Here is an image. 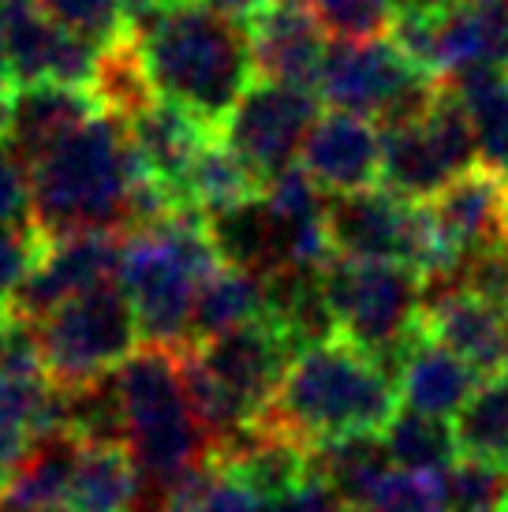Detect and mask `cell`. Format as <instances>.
<instances>
[{
    "label": "cell",
    "instance_id": "obj_20",
    "mask_svg": "<svg viewBox=\"0 0 508 512\" xmlns=\"http://www.w3.org/2000/svg\"><path fill=\"white\" fill-rule=\"evenodd\" d=\"M482 385V378L467 367L464 359L449 352L445 344L430 341L419 326L396 363V389H400V408L423 415L452 419L464 408L471 393Z\"/></svg>",
    "mask_w": 508,
    "mask_h": 512
},
{
    "label": "cell",
    "instance_id": "obj_10",
    "mask_svg": "<svg viewBox=\"0 0 508 512\" xmlns=\"http://www.w3.org/2000/svg\"><path fill=\"white\" fill-rule=\"evenodd\" d=\"M438 83L411 68L389 38H337L318 75V98L329 109L381 120L385 128L423 113Z\"/></svg>",
    "mask_w": 508,
    "mask_h": 512
},
{
    "label": "cell",
    "instance_id": "obj_35",
    "mask_svg": "<svg viewBox=\"0 0 508 512\" xmlns=\"http://www.w3.org/2000/svg\"><path fill=\"white\" fill-rule=\"evenodd\" d=\"M0 225H34V165L0 139Z\"/></svg>",
    "mask_w": 508,
    "mask_h": 512
},
{
    "label": "cell",
    "instance_id": "obj_32",
    "mask_svg": "<svg viewBox=\"0 0 508 512\" xmlns=\"http://www.w3.org/2000/svg\"><path fill=\"white\" fill-rule=\"evenodd\" d=\"M45 12L68 30L90 38L94 45H113L120 38H131L120 0H38Z\"/></svg>",
    "mask_w": 508,
    "mask_h": 512
},
{
    "label": "cell",
    "instance_id": "obj_13",
    "mask_svg": "<svg viewBox=\"0 0 508 512\" xmlns=\"http://www.w3.org/2000/svg\"><path fill=\"white\" fill-rule=\"evenodd\" d=\"M247 42H251L254 72L273 83L307 86L318 94L329 30L311 0H262L247 12Z\"/></svg>",
    "mask_w": 508,
    "mask_h": 512
},
{
    "label": "cell",
    "instance_id": "obj_30",
    "mask_svg": "<svg viewBox=\"0 0 508 512\" xmlns=\"http://www.w3.org/2000/svg\"><path fill=\"white\" fill-rule=\"evenodd\" d=\"M363 512H449L445 509V483L430 471L389 468L381 483L363 501Z\"/></svg>",
    "mask_w": 508,
    "mask_h": 512
},
{
    "label": "cell",
    "instance_id": "obj_28",
    "mask_svg": "<svg viewBox=\"0 0 508 512\" xmlns=\"http://www.w3.org/2000/svg\"><path fill=\"white\" fill-rule=\"evenodd\" d=\"M456 445L460 456L479 460L490 468L508 471V378L482 382L471 400L456 412Z\"/></svg>",
    "mask_w": 508,
    "mask_h": 512
},
{
    "label": "cell",
    "instance_id": "obj_5",
    "mask_svg": "<svg viewBox=\"0 0 508 512\" xmlns=\"http://www.w3.org/2000/svg\"><path fill=\"white\" fill-rule=\"evenodd\" d=\"M292 356L296 348L269 314L221 337L176 348L187 400L210 449L262 419Z\"/></svg>",
    "mask_w": 508,
    "mask_h": 512
},
{
    "label": "cell",
    "instance_id": "obj_24",
    "mask_svg": "<svg viewBox=\"0 0 508 512\" xmlns=\"http://www.w3.org/2000/svg\"><path fill=\"white\" fill-rule=\"evenodd\" d=\"M389 468L393 460L385 453L381 434H352V438L325 441L311 449V479L329 486L352 509H363V501Z\"/></svg>",
    "mask_w": 508,
    "mask_h": 512
},
{
    "label": "cell",
    "instance_id": "obj_8",
    "mask_svg": "<svg viewBox=\"0 0 508 512\" xmlns=\"http://www.w3.org/2000/svg\"><path fill=\"white\" fill-rule=\"evenodd\" d=\"M34 333L49 378L64 389L113 374L142 341L135 307L120 281L60 303L53 314L34 322Z\"/></svg>",
    "mask_w": 508,
    "mask_h": 512
},
{
    "label": "cell",
    "instance_id": "obj_4",
    "mask_svg": "<svg viewBox=\"0 0 508 512\" xmlns=\"http://www.w3.org/2000/svg\"><path fill=\"white\" fill-rule=\"evenodd\" d=\"M124 408L127 453L150 490V512L184 475L210 460V438L187 400L176 348L142 344L113 370Z\"/></svg>",
    "mask_w": 508,
    "mask_h": 512
},
{
    "label": "cell",
    "instance_id": "obj_16",
    "mask_svg": "<svg viewBox=\"0 0 508 512\" xmlns=\"http://www.w3.org/2000/svg\"><path fill=\"white\" fill-rule=\"evenodd\" d=\"M299 157L325 195L367 191L381 180V131L367 116L329 109L307 131Z\"/></svg>",
    "mask_w": 508,
    "mask_h": 512
},
{
    "label": "cell",
    "instance_id": "obj_45",
    "mask_svg": "<svg viewBox=\"0 0 508 512\" xmlns=\"http://www.w3.org/2000/svg\"><path fill=\"white\" fill-rule=\"evenodd\" d=\"M505 378H508V363H505Z\"/></svg>",
    "mask_w": 508,
    "mask_h": 512
},
{
    "label": "cell",
    "instance_id": "obj_37",
    "mask_svg": "<svg viewBox=\"0 0 508 512\" xmlns=\"http://www.w3.org/2000/svg\"><path fill=\"white\" fill-rule=\"evenodd\" d=\"M337 505H344V501H340L329 486H322L318 479H307V483L299 486V490H292L288 498L269 501L262 512H333Z\"/></svg>",
    "mask_w": 508,
    "mask_h": 512
},
{
    "label": "cell",
    "instance_id": "obj_23",
    "mask_svg": "<svg viewBox=\"0 0 508 512\" xmlns=\"http://www.w3.org/2000/svg\"><path fill=\"white\" fill-rule=\"evenodd\" d=\"M83 441L57 430L45 434L34 453L23 460V468L15 471V479L8 483L4 498H0V512H57L68 509V486L71 471H75V456H79Z\"/></svg>",
    "mask_w": 508,
    "mask_h": 512
},
{
    "label": "cell",
    "instance_id": "obj_38",
    "mask_svg": "<svg viewBox=\"0 0 508 512\" xmlns=\"http://www.w3.org/2000/svg\"><path fill=\"white\" fill-rule=\"evenodd\" d=\"M12 105H15V79L8 72V60L0 57V139L8 135V124H12Z\"/></svg>",
    "mask_w": 508,
    "mask_h": 512
},
{
    "label": "cell",
    "instance_id": "obj_25",
    "mask_svg": "<svg viewBox=\"0 0 508 512\" xmlns=\"http://www.w3.org/2000/svg\"><path fill=\"white\" fill-rule=\"evenodd\" d=\"M262 191L266 184L254 176V169L232 146L210 143L187 169L184 184H180V202H184V210L217 214V210H232V206L262 199Z\"/></svg>",
    "mask_w": 508,
    "mask_h": 512
},
{
    "label": "cell",
    "instance_id": "obj_15",
    "mask_svg": "<svg viewBox=\"0 0 508 512\" xmlns=\"http://www.w3.org/2000/svg\"><path fill=\"white\" fill-rule=\"evenodd\" d=\"M426 206L460 262L508 243V176L482 161L449 180Z\"/></svg>",
    "mask_w": 508,
    "mask_h": 512
},
{
    "label": "cell",
    "instance_id": "obj_1",
    "mask_svg": "<svg viewBox=\"0 0 508 512\" xmlns=\"http://www.w3.org/2000/svg\"><path fill=\"white\" fill-rule=\"evenodd\" d=\"M131 38L139 45L157 98L184 105L217 135L236 101L258 79L247 30L236 27V19L213 0L161 8Z\"/></svg>",
    "mask_w": 508,
    "mask_h": 512
},
{
    "label": "cell",
    "instance_id": "obj_17",
    "mask_svg": "<svg viewBox=\"0 0 508 512\" xmlns=\"http://www.w3.org/2000/svg\"><path fill=\"white\" fill-rule=\"evenodd\" d=\"M210 460L232 479H240L251 494H258L262 505L288 498L311 479V449L269 423H254L213 445Z\"/></svg>",
    "mask_w": 508,
    "mask_h": 512
},
{
    "label": "cell",
    "instance_id": "obj_21",
    "mask_svg": "<svg viewBox=\"0 0 508 512\" xmlns=\"http://www.w3.org/2000/svg\"><path fill=\"white\" fill-rule=\"evenodd\" d=\"M142 501V475L127 445H79L68 486L71 512H139Z\"/></svg>",
    "mask_w": 508,
    "mask_h": 512
},
{
    "label": "cell",
    "instance_id": "obj_18",
    "mask_svg": "<svg viewBox=\"0 0 508 512\" xmlns=\"http://www.w3.org/2000/svg\"><path fill=\"white\" fill-rule=\"evenodd\" d=\"M124 131L146 172L157 176L161 184H169L176 199H180V184H184L187 169L195 165V157L217 139V131L206 120H198L184 105L165 98H154L146 109L124 120Z\"/></svg>",
    "mask_w": 508,
    "mask_h": 512
},
{
    "label": "cell",
    "instance_id": "obj_19",
    "mask_svg": "<svg viewBox=\"0 0 508 512\" xmlns=\"http://www.w3.org/2000/svg\"><path fill=\"white\" fill-rule=\"evenodd\" d=\"M98 94L90 86H64V83H34L15 90L12 124H8V143L27 157L30 165L45 157L53 146H60L68 135L101 116Z\"/></svg>",
    "mask_w": 508,
    "mask_h": 512
},
{
    "label": "cell",
    "instance_id": "obj_36",
    "mask_svg": "<svg viewBox=\"0 0 508 512\" xmlns=\"http://www.w3.org/2000/svg\"><path fill=\"white\" fill-rule=\"evenodd\" d=\"M45 243L49 236L38 225H0V299H8L27 281Z\"/></svg>",
    "mask_w": 508,
    "mask_h": 512
},
{
    "label": "cell",
    "instance_id": "obj_27",
    "mask_svg": "<svg viewBox=\"0 0 508 512\" xmlns=\"http://www.w3.org/2000/svg\"><path fill=\"white\" fill-rule=\"evenodd\" d=\"M381 441H385V453L393 460V468L445 475V471L460 460L456 430H452L449 419L411 412V408H400V412L385 423Z\"/></svg>",
    "mask_w": 508,
    "mask_h": 512
},
{
    "label": "cell",
    "instance_id": "obj_39",
    "mask_svg": "<svg viewBox=\"0 0 508 512\" xmlns=\"http://www.w3.org/2000/svg\"><path fill=\"white\" fill-rule=\"evenodd\" d=\"M456 4H464V0H396V8H404V12H449Z\"/></svg>",
    "mask_w": 508,
    "mask_h": 512
},
{
    "label": "cell",
    "instance_id": "obj_34",
    "mask_svg": "<svg viewBox=\"0 0 508 512\" xmlns=\"http://www.w3.org/2000/svg\"><path fill=\"white\" fill-rule=\"evenodd\" d=\"M449 285L464 288L471 296H479L482 303L508 314V243L486 247L479 255H467Z\"/></svg>",
    "mask_w": 508,
    "mask_h": 512
},
{
    "label": "cell",
    "instance_id": "obj_3",
    "mask_svg": "<svg viewBox=\"0 0 508 512\" xmlns=\"http://www.w3.org/2000/svg\"><path fill=\"white\" fill-rule=\"evenodd\" d=\"M139 169L124 120L101 113L34 161V225L49 240L127 232V191Z\"/></svg>",
    "mask_w": 508,
    "mask_h": 512
},
{
    "label": "cell",
    "instance_id": "obj_43",
    "mask_svg": "<svg viewBox=\"0 0 508 512\" xmlns=\"http://www.w3.org/2000/svg\"><path fill=\"white\" fill-rule=\"evenodd\" d=\"M161 4H165V8H172V4H187V0H161Z\"/></svg>",
    "mask_w": 508,
    "mask_h": 512
},
{
    "label": "cell",
    "instance_id": "obj_33",
    "mask_svg": "<svg viewBox=\"0 0 508 512\" xmlns=\"http://www.w3.org/2000/svg\"><path fill=\"white\" fill-rule=\"evenodd\" d=\"M333 38H381L396 15V0H311Z\"/></svg>",
    "mask_w": 508,
    "mask_h": 512
},
{
    "label": "cell",
    "instance_id": "obj_6",
    "mask_svg": "<svg viewBox=\"0 0 508 512\" xmlns=\"http://www.w3.org/2000/svg\"><path fill=\"white\" fill-rule=\"evenodd\" d=\"M221 266L210 240L206 217L198 210H176L161 225L127 232L120 251V285H124L139 337L161 348H184L198 285Z\"/></svg>",
    "mask_w": 508,
    "mask_h": 512
},
{
    "label": "cell",
    "instance_id": "obj_40",
    "mask_svg": "<svg viewBox=\"0 0 508 512\" xmlns=\"http://www.w3.org/2000/svg\"><path fill=\"white\" fill-rule=\"evenodd\" d=\"M12 326H15L12 311H8V303L0 299V367H4V356H8V344H12Z\"/></svg>",
    "mask_w": 508,
    "mask_h": 512
},
{
    "label": "cell",
    "instance_id": "obj_12",
    "mask_svg": "<svg viewBox=\"0 0 508 512\" xmlns=\"http://www.w3.org/2000/svg\"><path fill=\"white\" fill-rule=\"evenodd\" d=\"M120 251L124 236L120 232H75V236H57L45 243L38 266L30 277L4 299L12 318L19 322H42L60 303L83 296L90 288L109 285L120 277Z\"/></svg>",
    "mask_w": 508,
    "mask_h": 512
},
{
    "label": "cell",
    "instance_id": "obj_2",
    "mask_svg": "<svg viewBox=\"0 0 508 512\" xmlns=\"http://www.w3.org/2000/svg\"><path fill=\"white\" fill-rule=\"evenodd\" d=\"M400 412L396 374L344 337L299 348L258 423L307 449L352 434H381Z\"/></svg>",
    "mask_w": 508,
    "mask_h": 512
},
{
    "label": "cell",
    "instance_id": "obj_29",
    "mask_svg": "<svg viewBox=\"0 0 508 512\" xmlns=\"http://www.w3.org/2000/svg\"><path fill=\"white\" fill-rule=\"evenodd\" d=\"M94 94H98L101 109L109 116H116V120H131L139 109H146L157 98L135 38H120V42L101 49Z\"/></svg>",
    "mask_w": 508,
    "mask_h": 512
},
{
    "label": "cell",
    "instance_id": "obj_44",
    "mask_svg": "<svg viewBox=\"0 0 508 512\" xmlns=\"http://www.w3.org/2000/svg\"><path fill=\"white\" fill-rule=\"evenodd\" d=\"M501 512H508V494H505V505H501Z\"/></svg>",
    "mask_w": 508,
    "mask_h": 512
},
{
    "label": "cell",
    "instance_id": "obj_7",
    "mask_svg": "<svg viewBox=\"0 0 508 512\" xmlns=\"http://www.w3.org/2000/svg\"><path fill=\"white\" fill-rule=\"evenodd\" d=\"M322 288L337 322V337L396 374L404 348L423 326V277L400 262L333 255L322 266Z\"/></svg>",
    "mask_w": 508,
    "mask_h": 512
},
{
    "label": "cell",
    "instance_id": "obj_41",
    "mask_svg": "<svg viewBox=\"0 0 508 512\" xmlns=\"http://www.w3.org/2000/svg\"><path fill=\"white\" fill-rule=\"evenodd\" d=\"M213 4H221V8H225L228 15H236V12H251L254 4H262V0H213Z\"/></svg>",
    "mask_w": 508,
    "mask_h": 512
},
{
    "label": "cell",
    "instance_id": "obj_14",
    "mask_svg": "<svg viewBox=\"0 0 508 512\" xmlns=\"http://www.w3.org/2000/svg\"><path fill=\"white\" fill-rule=\"evenodd\" d=\"M423 333L464 359L482 382L501 378L508 363V314L456 285L423 292Z\"/></svg>",
    "mask_w": 508,
    "mask_h": 512
},
{
    "label": "cell",
    "instance_id": "obj_46",
    "mask_svg": "<svg viewBox=\"0 0 508 512\" xmlns=\"http://www.w3.org/2000/svg\"><path fill=\"white\" fill-rule=\"evenodd\" d=\"M57 512H71V509H57Z\"/></svg>",
    "mask_w": 508,
    "mask_h": 512
},
{
    "label": "cell",
    "instance_id": "obj_26",
    "mask_svg": "<svg viewBox=\"0 0 508 512\" xmlns=\"http://www.w3.org/2000/svg\"><path fill=\"white\" fill-rule=\"evenodd\" d=\"M449 83L471 120L479 161L508 176V68H467Z\"/></svg>",
    "mask_w": 508,
    "mask_h": 512
},
{
    "label": "cell",
    "instance_id": "obj_22",
    "mask_svg": "<svg viewBox=\"0 0 508 512\" xmlns=\"http://www.w3.org/2000/svg\"><path fill=\"white\" fill-rule=\"evenodd\" d=\"M262 314H269V277H258V273H251V270H240V266L221 262V266L198 285L187 344L221 337L228 329L247 326V322L262 318Z\"/></svg>",
    "mask_w": 508,
    "mask_h": 512
},
{
    "label": "cell",
    "instance_id": "obj_31",
    "mask_svg": "<svg viewBox=\"0 0 508 512\" xmlns=\"http://www.w3.org/2000/svg\"><path fill=\"white\" fill-rule=\"evenodd\" d=\"M445 509L449 512H501L508 494V471L460 456L445 475Z\"/></svg>",
    "mask_w": 508,
    "mask_h": 512
},
{
    "label": "cell",
    "instance_id": "obj_9",
    "mask_svg": "<svg viewBox=\"0 0 508 512\" xmlns=\"http://www.w3.org/2000/svg\"><path fill=\"white\" fill-rule=\"evenodd\" d=\"M479 165L475 131L449 79L419 116L381 128V187L408 202H430L460 172Z\"/></svg>",
    "mask_w": 508,
    "mask_h": 512
},
{
    "label": "cell",
    "instance_id": "obj_11",
    "mask_svg": "<svg viewBox=\"0 0 508 512\" xmlns=\"http://www.w3.org/2000/svg\"><path fill=\"white\" fill-rule=\"evenodd\" d=\"M322 98L307 86L254 79L236 109L221 124V139L269 184L277 172L296 165V154L307 143V131L322 116Z\"/></svg>",
    "mask_w": 508,
    "mask_h": 512
},
{
    "label": "cell",
    "instance_id": "obj_42",
    "mask_svg": "<svg viewBox=\"0 0 508 512\" xmlns=\"http://www.w3.org/2000/svg\"><path fill=\"white\" fill-rule=\"evenodd\" d=\"M333 512H363V509H352V505H337Z\"/></svg>",
    "mask_w": 508,
    "mask_h": 512
}]
</instances>
